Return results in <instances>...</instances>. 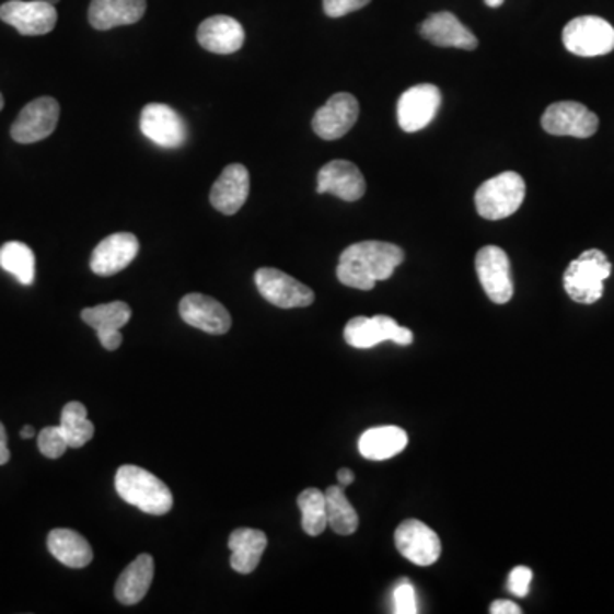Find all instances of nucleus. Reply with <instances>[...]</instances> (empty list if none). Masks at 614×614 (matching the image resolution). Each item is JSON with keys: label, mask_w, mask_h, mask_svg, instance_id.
Here are the masks:
<instances>
[{"label": "nucleus", "mask_w": 614, "mask_h": 614, "mask_svg": "<svg viewBox=\"0 0 614 614\" xmlns=\"http://www.w3.org/2000/svg\"><path fill=\"white\" fill-rule=\"evenodd\" d=\"M403 259L405 253L396 244L362 241L341 253L336 277L344 286L352 289L372 290L375 283L390 279Z\"/></svg>", "instance_id": "f257e3e1"}, {"label": "nucleus", "mask_w": 614, "mask_h": 614, "mask_svg": "<svg viewBox=\"0 0 614 614\" xmlns=\"http://www.w3.org/2000/svg\"><path fill=\"white\" fill-rule=\"evenodd\" d=\"M115 487L125 502L137 507L146 514L164 515L173 507V494L167 485L142 467L131 464L118 467Z\"/></svg>", "instance_id": "f03ea898"}, {"label": "nucleus", "mask_w": 614, "mask_h": 614, "mask_svg": "<svg viewBox=\"0 0 614 614\" xmlns=\"http://www.w3.org/2000/svg\"><path fill=\"white\" fill-rule=\"evenodd\" d=\"M610 259L601 250H588L568 265L564 287L568 298L579 304H594L603 298L604 280L610 279Z\"/></svg>", "instance_id": "7ed1b4c3"}, {"label": "nucleus", "mask_w": 614, "mask_h": 614, "mask_svg": "<svg viewBox=\"0 0 614 614\" xmlns=\"http://www.w3.org/2000/svg\"><path fill=\"white\" fill-rule=\"evenodd\" d=\"M524 197V178L515 171H506L476 189V210L487 221H502L518 212Z\"/></svg>", "instance_id": "20e7f679"}, {"label": "nucleus", "mask_w": 614, "mask_h": 614, "mask_svg": "<svg viewBox=\"0 0 614 614\" xmlns=\"http://www.w3.org/2000/svg\"><path fill=\"white\" fill-rule=\"evenodd\" d=\"M565 48L579 57H601L614 50V27L603 18L580 16L564 27Z\"/></svg>", "instance_id": "39448f33"}, {"label": "nucleus", "mask_w": 614, "mask_h": 614, "mask_svg": "<svg viewBox=\"0 0 614 614\" xmlns=\"http://www.w3.org/2000/svg\"><path fill=\"white\" fill-rule=\"evenodd\" d=\"M344 336L350 347L360 350H368L383 341H394L403 347L414 344L412 329L403 328L393 317L383 314L374 317H352L345 326Z\"/></svg>", "instance_id": "423d86ee"}, {"label": "nucleus", "mask_w": 614, "mask_h": 614, "mask_svg": "<svg viewBox=\"0 0 614 614\" xmlns=\"http://www.w3.org/2000/svg\"><path fill=\"white\" fill-rule=\"evenodd\" d=\"M476 274L485 294L495 304H507L514 296L510 259L502 247L485 246L476 253Z\"/></svg>", "instance_id": "0eeeda50"}, {"label": "nucleus", "mask_w": 614, "mask_h": 614, "mask_svg": "<svg viewBox=\"0 0 614 614\" xmlns=\"http://www.w3.org/2000/svg\"><path fill=\"white\" fill-rule=\"evenodd\" d=\"M541 125L549 136L589 139L599 128L595 113L576 101H560L546 108Z\"/></svg>", "instance_id": "6e6552de"}, {"label": "nucleus", "mask_w": 614, "mask_h": 614, "mask_svg": "<svg viewBox=\"0 0 614 614\" xmlns=\"http://www.w3.org/2000/svg\"><path fill=\"white\" fill-rule=\"evenodd\" d=\"M255 283L263 298L282 310L308 308L314 302V292L310 287L277 268H259L255 274Z\"/></svg>", "instance_id": "1a4fd4ad"}, {"label": "nucleus", "mask_w": 614, "mask_h": 614, "mask_svg": "<svg viewBox=\"0 0 614 614\" xmlns=\"http://www.w3.org/2000/svg\"><path fill=\"white\" fill-rule=\"evenodd\" d=\"M60 118V105L50 96L38 97L21 109L12 124L11 136L18 143H35L54 134Z\"/></svg>", "instance_id": "9d476101"}, {"label": "nucleus", "mask_w": 614, "mask_h": 614, "mask_svg": "<svg viewBox=\"0 0 614 614\" xmlns=\"http://www.w3.org/2000/svg\"><path fill=\"white\" fill-rule=\"evenodd\" d=\"M394 545L406 560L418 567H430L441 558V540L436 531L417 519H408L394 533Z\"/></svg>", "instance_id": "9b49d317"}, {"label": "nucleus", "mask_w": 614, "mask_h": 614, "mask_svg": "<svg viewBox=\"0 0 614 614\" xmlns=\"http://www.w3.org/2000/svg\"><path fill=\"white\" fill-rule=\"evenodd\" d=\"M0 20L24 36L48 35L57 24V9L47 0H9L0 5Z\"/></svg>", "instance_id": "f8f14e48"}, {"label": "nucleus", "mask_w": 614, "mask_h": 614, "mask_svg": "<svg viewBox=\"0 0 614 614\" xmlns=\"http://www.w3.org/2000/svg\"><path fill=\"white\" fill-rule=\"evenodd\" d=\"M442 94L433 84H418L409 88L398 101V124L402 130L414 134L432 124L441 108Z\"/></svg>", "instance_id": "ddd939ff"}, {"label": "nucleus", "mask_w": 614, "mask_h": 614, "mask_svg": "<svg viewBox=\"0 0 614 614\" xmlns=\"http://www.w3.org/2000/svg\"><path fill=\"white\" fill-rule=\"evenodd\" d=\"M140 130L143 136L164 149H178L188 140L185 120L171 106L151 103L140 115Z\"/></svg>", "instance_id": "4468645a"}, {"label": "nucleus", "mask_w": 614, "mask_h": 614, "mask_svg": "<svg viewBox=\"0 0 614 614\" xmlns=\"http://www.w3.org/2000/svg\"><path fill=\"white\" fill-rule=\"evenodd\" d=\"M359 118V101L348 93H338L317 109L313 130L320 139L338 140L352 130Z\"/></svg>", "instance_id": "2eb2a0df"}, {"label": "nucleus", "mask_w": 614, "mask_h": 614, "mask_svg": "<svg viewBox=\"0 0 614 614\" xmlns=\"http://www.w3.org/2000/svg\"><path fill=\"white\" fill-rule=\"evenodd\" d=\"M179 316L186 325L209 335H225L232 326L231 314L224 305L204 294L185 296L179 302Z\"/></svg>", "instance_id": "dca6fc26"}, {"label": "nucleus", "mask_w": 614, "mask_h": 614, "mask_svg": "<svg viewBox=\"0 0 614 614\" xmlns=\"http://www.w3.org/2000/svg\"><path fill=\"white\" fill-rule=\"evenodd\" d=\"M137 255H139V240L130 232H116L94 247L91 270L100 277H112L125 270Z\"/></svg>", "instance_id": "f3484780"}, {"label": "nucleus", "mask_w": 614, "mask_h": 614, "mask_svg": "<svg viewBox=\"0 0 614 614\" xmlns=\"http://www.w3.org/2000/svg\"><path fill=\"white\" fill-rule=\"evenodd\" d=\"M316 192L335 195L345 201H357L366 194V178L356 164L336 159L321 167Z\"/></svg>", "instance_id": "a211bd4d"}, {"label": "nucleus", "mask_w": 614, "mask_h": 614, "mask_svg": "<svg viewBox=\"0 0 614 614\" xmlns=\"http://www.w3.org/2000/svg\"><path fill=\"white\" fill-rule=\"evenodd\" d=\"M81 317L97 333L100 344L113 352L124 341L120 329L130 321L131 310L127 302L115 301L88 308L82 311Z\"/></svg>", "instance_id": "6ab92c4d"}, {"label": "nucleus", "mask_w": 614, "mask_h": 614, "mask_svg": "<svg viewBox=\"0 0 614 614\" xmlns=\"http://www.w3.org/2000/svg\"><path fill=\"white\" fill-rule=\"evenodd\" d=\"M247 195H250V173L246 167L243 164H229L213 183L210 204L224 216H234L246 204Z\"/></svg>", "instance_id": "aec40b11"}, {"label": "nucleus", "mask_w": 614, "mask_h": 614, "mask_svg": "<svg viewBox=\"0 0 614 614\" xmlns=\"http://www.w3.org/2000/svg\"><path fill=\"white\" fill-rule=\"evenodd\" d=\"M420 35L432 45L475 50L478 38L452 12H437L420 24Z\"/></svg>", "instance_id": "412c9836"}, {"label": "nucleus", "mask_w": 614, "mask_h": 614, "mask_svg": "<svg viewBox=\"0 0 614 614\" xmlns=\"http://www.w3.org/2000/svg\"><path fill=\"white\" fill-rule=\"evenodd\" d=\"M197 39L207 51L231 55L243 48L246 33L234 18L212 16L198 26Z\"/></svg>", "instance_id": "4be33fe9"}, {"label": "nucleus", "mask_w": 614, "mask_h": 614, "mask_svg": "<svg viewBox=\"0 0 614 614\" xmlns=\"http://www.w3.org/2000/svg\"><path fill=\"white\" fill-rule=\"evenodd\" d=\"M146 9V0H93L90 5V23L94 30L108 32L116 26L139 23Z\"/></svg>", "instance_id": "5701e85b"}, {"label": "nucleus", "mask_w": 614, "mask_h": 614, "mask_svg": "<svg viewBox=\"0 0 614 614\" xmlns=\"http://www.w3.org/2000/svg\"><path fill=\"white\" fill-rule=\"evenodd\" d=\"M154 579V558L148 553H142L136 560L125 568L116 580L115 595L124 606H134L140 603Z\"/></svg>", "instance_id": "b1692460"}, {"label": "nucleus", "mask_w": 614, "mask_h": 614, "mask_svg": "<svg viewBox=\"0 0 614 614\" xmlns=\"http://www.w3.org/2000/svg\"><path fill=\"white\" fill-rule=\"evenodd\" d=\"M231 567L238 574H252L267 549V534L252 528H241L229 536Z\"/></svg>", "instance_id": "393cba45"}, {"label": "nucleus", "mask_w": 614, "mask_h": 614, "mask_svg": "<svg viewBox=\"0 0 614 614\" xmlns=\"http://www.w3.org/2000/svg\"><path fill=\"white\" fill-rule=\"evenodd\" d=\"M408 445V436L399 427L386 426L366 430L359 439V452L366 460L386 461L398 456Z\"/></svg>", "instance_id": "a878e982"}, {"label": "nucleus", "mask_w": 614, "mask_h": 614, "mask_svg": "<svg viewBox=\"0 0 614 614\" xmlns=\"http://www.w3.org/2000/svg\"><path fill=\"white\" fill-rule=\"evenodd\" d=\"M48 549L60 564L84 568L93 561V548L82 534L72 530H54L48 534Z\"/></svg>", "instance_id": "bb28decb"}, {"label": "nucleus", "mask_w": 614, "mask_h": 614, "mask_svg": "<svg viewBox=\"0 0 614 614\" xmlns=\"http://www.w3.org/2000/svg\"><path fill=\"white\" fill-rule=\"evenodd\" d=\"M325 497L329 528L341 536H350L356 533L359 530V515L352 503L348 502L344 487L341 485L329 487L325 491Z\"/></svg>", "instance_id": "cd10ccee"}, {"label": "nucleus", "mask_w": 614, "mask_h": 614, "mask_svg": "<svg viewBox=\"0 0 614 614\" xmlns=\"http://www.w3.org/2000/svg\"><path fill=\"white\" fill-rule=\"evenodd\" d=\"M0 267L8 274L14 275L18 282L23 286H32L35 282V253L27 244L11 241L0 247Z\"/></svg>", "instance_id": "c85d7f7f"}, {"label": "nucleus", "mask_w": 614, "mask_h": 614, "mask_svg": "<svg viewBox=\"0 0 614 614\" xmlns=\"http://www.w3.org/2000/svg\"><path fill=\"white\" fill-rule=\"evenodd\" d=\"M60 430L69 448L79 449L94 437V424L88 418V409L82 403L70 402L63 406Z\"/></svg>", "instance_id": "c756f323"}, {"label": "nucleus", "mask_w": 614, "mask_h": 614, "mask_svg": "<svg viewBox=\"0 0 614 614\" xmlns=\"http://www.w3.org/2000/svg\"><path fill=\"white\" fill-rule=\"evenodd\" d=\"M298 506L302 512V530L310 536H320L328 525L326 515V497L317 488H308L298 497Z\"/></svg>", "instance_id": "7c9ffc66"}, {"label": "nucleus", "mask_w": 614, "mask_h": 614, "mask_svg": "<svg viewBox=\"0 0 614 614\" xmlns=\"http://www.w3.org/2000/svg\"><path fill=\"white\" fill-rule=\"evenodd\" d=\"M38 449L43 456L48 457V460H58V457H62L66 454L69 444H67L60 426L45 427L39 432Z\"/></svg>", "instance_id": "2f4dec72"}, {"label": "nucleus", "mask_w": 614, "mask_h": 614, "mask_svg": "<svg viewBox=\"0 0 614 614\" xmlns=\"http://www.w3.org/2000/svg\"><path fill=\"white\" fill-rule=\"evenodd\" d=\"M393 601L396 614H415L418 611L414 586L406 582V579H403L398 588L394 589Z\"/></svg>", "instance_id": "473e14b6"}, {"label": "nucleus", "mask_w": 614, "mask_h": 614, "mask_svg": "<svg viewBox=\"0 0 614 614\" xmlns=\"http://www.w3.org/2000/svg\"><path fill=\"white\" fill-rule=\"evenodd\" d=\"M531 580H533V570L521 565V567H515L510 572L507 588L518 598H525V595L530 594Z\"/></svg>", "instance_id": "72a5a7b5"}, {"label": "nucleus", "mask_w": 614, "mask_h": 614, "mask_svg": "<svg viewBox=\"0 0 614 614\" xmlns=\"http://www.w3.org/2000/svg\"><path fill=\"white\" fill-rule=\"evenodd\" d=\"M369 2L371 0H323V9H325L326 16L344 18L350 12L366 8Z\"/></svg>", "instance_id": "f704fd0d"}, {"label": "nucleus", "mask_w": 614, "mask_h": 614, "mask_svg": "<svg viewBox=\"0 0 614 614\" xmlns=\"http://www.w3.org/2000/svg\"><path fill=\"white\" fill-rule=\"evenodd\" d=\"M491 614H521L522 610L518 604L512 603V601H507V599H499L495 601L490 606Z\"/></svg>", "instance_id": "c9c22d12"}, {"label": "nucleus", "mask_w": 614, "mask_h": 614, "mask_svg": "<svg viewBox=\"0 0 614 614\" xmlns=\"http://www.w3.org/2000/svg\"><path fill=\"white\" fill-rule=\"evenodd\" d=\"M9 460H11V451L8 448V433H5V427L0 421V466L8 463Z\"/></svg>", "instance_id": "e433bc0d"}, {"label": "nucleus", "mask_w": 614, "mask_h": 614, "mask_svg": "<svg viewBox=\"0 0 614 614\" xmlns=\"http://www.w3.org/2000/svg\"><path fill=\"white\" fill-rule=\"evenodd\" d=\"M336 478H338V484H340L341 487L345 488L348 487V485L354 484L356 475H354V472H350L348 467H341V470H338V473H336Z\"/></svg>", "instance_id": "4c0bfd02"}, {"label": "nucleus", "mask_w": 614, "mask_h": 614, "mask_svg": "<svg viewBox=\"0 0 614 614\" xmlns=\"http://www.w3.org/2000/svg\"><path fill=\"white\" fill-rule=\"evenodd\" d=\"M21 437H23V439H33V437H35V429H33L32 426L23 427V430H21Z\"/></svg>", "instance_id": "58836bf2"}, {"label": "nucleus", "mask_w": 614, "mask_h": 614, "mask_svg": "<svg viewBox=\"0 0 614 614\" xmlns=\"http://www.w3.org/2000/svg\"><path fill=\"white\" fill-rule=\"evenodd\" d=\"M485 4H487L488 8H500V5L503 4V0H485Z\"/></svg>", "instance_id": "ea45409f"}, {"label": "nucleus", "mask_w": 614, "mask_h": 614, "mask_svg": "<svg viewBox=\"0 0 614 614\" xmlns=\"http://www.w3.org/2000/svg\"><path fill=\"white\" fill-rule=\"evenodd\" d=\"M4 108V96L0 93V109Z\"/></svg>", "instance_id": "a19ab883"}, {"label": "nucleus", "mask_w": 614, "mask_h": 614, "mask_svg": "<svg viewBox=\"0 0 614 614\" xmlns=\"http://www.w3.org/2000/svg\"><path fill=\"white\" fill-rule=\"evenodd\" d=\"M48 4H57L58 0H47Z\"/></svg>", "instance_id": "79ce46f5"}]
</instances>
